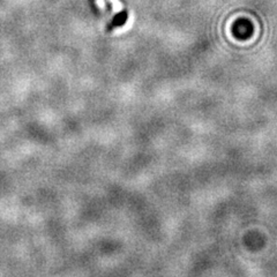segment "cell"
Segmentation results:
<instances>
[{
    "mask_svg": "<svg viewBox=\"0 0 277 277\" xmlns=\"http://www.w3.org/2000/svg\"><path fill=\"white\" fill-rule=\"evenodd\" d=\"M112 4L113 7V12L115 13H120V12L123 11V4L119 2V0H109Z\"/></svg>",
    "mask_w": 277,
    "mask_h": 277,
    "instance_id": "1",
    "label": "cell"
}]
</instances>
